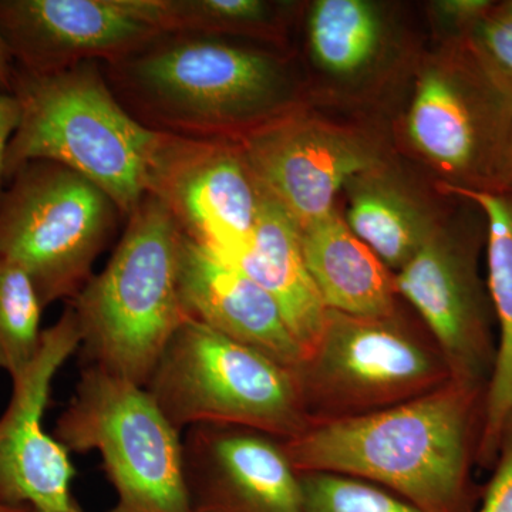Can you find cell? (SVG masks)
I'll use <instances>...</instances> for the list:
<instances>
[{
	"instance_id": "cell-1",
	"label": "cell",
	"mask_w": 512,
	"mask_h": 512,
	"mask_svg": "<svg viewBox=\"0 0 512 512\" xmlns=\"http://www.w3.org/2000/svg\"><path fill=\"white\" fill-rule=\"evenodd\" d=\"M485 390L450 380L389 409L315 421L281 441L299 474L367 481L420 512H471Z\"/></svg>"
},
{
	"instance_id": "cell-2",
	"label": "cell",
	"mask_w": 512,
	"mask_h": 512,
	"mask_svg": "<svg viewBox=\"0 0 512 512\" xmlns=\"http://www.w3.org/2000/svg\"><path fill=\"white\" fill-rule=\"evenodd\" d=\"M109 64L111 86L141 123L161 133L239 140L268 126L289 100L275 57L210 36L163 35Z\"/></svg>"
},
{
	"instance_id": "cell-3",
	"label": "cell",
	"mask_w": 512,
	"mask_h": 512,
	"mask_svg": "<svg viewBox=\"0 0 512 512\" xmlns=\"http://www.w3.org/2000/svg\"><path fill=\"white\" fill-rule=\"evenodd\" d=\"M13 96L20 121L6 154L5 180L33 161L64 165L130 217L148 194L168 134L147 127L123 106L100 62L47 74L18 70Z\"/></svg>"
},
{
	"instance_id": "cell-4",
	"label": "cell",
	"mask_w": 512,
	"mask_h": 512,
	"mask_svg": "<svg viewBox=\"0 0 512 512\" xmlns=\"http://www.w3.org/2000/svg\"><path fill=\"white\" fill-rule=\"evenodd\" d=\"M116 251L72 306L84 366L146 387L181 323L180 251L183 234L167 207L147 194Z\"/></svg>"
},
{
	"instance_id": "cell-5",
	"label": "cell",
	"mask_w": 512,
	"mask_h": 512,
	"mask_svg": "<svg viewBox=\"0 0 512 512\" xmlns=\"http://www.w3.org/2000/svg\"><path fill=\"white\" fill-rule=\"evenodd\" d=\"M146 390L180 433L220 424L284 441L309 424L292 370L190 318L168 342Z\"/></svg>"
},
{
	"instance_id": "cell-6",
	"label": "cell",
	"mask_w": 512,
	"mask_h": 512,
	"mask_svg": "<svg viewBox=\"0 0 512 512\" xmlns=\"http://www.w3.org/2000/svg\"><path fill=\"white\" fill-rule=\"evenodd\" d=\"M53 436L69 453L100 454L117 495L107 512H190L183 433L146 387L84 366Z\"/></svg>"
},
{
	"instance_id": "cell-7",
	"label": "cell",
	"mask_w": 512,
	"mask_h": 512,
	"mask_svg": "<svg viewBox=\"0 0 512 512\" xmlns=\"http://www.w3.org/2000/svg\"><path fill=\"white\" fill-rule=\"evenodd\" d=\"M0 194V256L32 278L43 306L70 302L93 274L120 211L70 168L33 161Z\"/></svg>"
},
{
	"instance_id": "cell-8",
	"label": "cell",
	"mask_w": 512,
	"mask_h": 512,
	"mask_svg": "<svg viewBox=\"0 0 512 512\" xmlns=\"http://www.w3.org/2000/svg\"><path fill=\"white\" fill-rule=\"evenodd\" d=\"M295 375L309 423L389 409L451 380L439 350L423 345L394 316L333 311Z\"/></svg>"
},
{
	"instance_id": "cell-9",
	"label": "cell",
	"mask_w": 512,
	"mask_h": 512,
	"mask_svg": "<svg viewBox=\"0 0 512 512\" xmlns=\"http://www.w3.org/2000/svg\"><path fill=\"white\" fill-rule=\"evenodd\" d=\"M148 194L185 238L221 259L239 254L256 227L262 191L241 144L168 134Z\"/></svg>"
},
{
	"instance_id": "cell-10",
	"label": "cell",
	"mask_w": 512,
	"mask_h": 512,
	"mask_svg": "<svg viewBox=\"0 0 512 512\" xmlns=\"http://www.w3.org/2000/svg\"><path fill=\"white\" fill-rule=\"evenodd\" d=\"M79 348L76 316L66 305L43 329L32 362L12 379V397L0 417V504L6 507L82 511L72 494L70 453L43 426L53 380Z\"/></svg>"
},
{
	"instance_id": "cell-11",
	"label": "cell",
	"mask_w": 512,
	"mask_h": 512,
	"mask_svg": "<svg viewBox=\"0 0 512 512\" xmlns=\"http://www.w3.org/2000/svg\"><path fill=\"white\" fill-rule=\"evenodd\" d=\"M393 281L436 339L451 380L487 392L497 339L473 254L430 234Z\"/></svg>"
},
{
	"instance_id": "cell-12",
	"label": "cell",
	"mask_w": 512,
	"mask_h": 512,
	"mask_svg": "<svg viewBox=\"0 0 512 512\" xmlns=\"http://www.w3.org/2000/svg\"><path fill=\"white\" fill-rule=\"evenodd\" d=\"M183 458L190 512H303L301 474L269 434L200 424L184 431Z\"/></svg>"
},
{
	"instance_id": "cell-13",
	"label": "cell",
	"mask_w": 512,
	"mask_h": 512,
	"mask_svg": "<svg viewBox=\"0 0 512 512\" xmlns=\"http://www.w3.org/2000/svg\"><path fill=\"white\" fill-rule=\"evenodd\" d=\"M238 143L262 190L299 229L335 211L340 188L377 164L375 153L349 134L289 117L259 128Z\"/></svg>"
},
{
	"instance_id": "cell-14",
	"label": "cell",
	"mask_w": 512,
	"mask_h": 512,
	"mask_svg": "<svg viewBox=\"0 0 512 512\" xmlns=\"http://www.w3.org/2000/svg\"><path fill=\"white\" fill-rule=\"evenodd\" d=\"M0 30L28 74L114 62L163 36L138 18L131 0H0Z\"/></svg>"
},
{
	"instance_id": "cell-15",
	"label": "cell",
	"mask_w": 512,
	"mask_h": 512,
	"mask_svg": "<svg viewBox=\"0 0 512 512\" xmlns=\"http://www.w3.org/2000/svg\"><path fill=\"white\" fill-rule=\"evenodd\" d=\"M178 284L187 318L264 353L293 373L301 367L305 353L272 296L237 266L184 235Z\"/></svg>"
},
{
	"instance_id": "cell-16",
	"label": "cell",
	"mask_w": 512,
	"mask_h": 512,
	"mask_svg": "<svg viewBox=\"0 0 512 512\" xmlns=\"http://www.w3.org/2000/svg\"><path fill=\"white\" fill-rule=\"evenodd\" d=\"M501 111L477 100L440 72L421 77L410 109L409 134L421 153L448 171L474 174L498 165L504 146Z\"/></svg>"
},
{
	"instance_id": "cell-17",
	"label": "cell",
	"mask_w": 512,
	"mask_h": 512,
	"mask_svg": "<svg viewBox=\"0 0 512 512\" xmlns=\"http://www.w3.org/2000/svg\"><path fill=\"white\" fill-rule=\"evenodd\" d=\"M261 191V208L251 241L239 254L224 261L237 266L272 296L306 357L318 345L329 309L303 258L298 225L262 187Z\"/></svg>"
},
{
	"instance_id": "cell-18",
	"label": "cell",
	"mask_w": 512,
	"mask_h": 512,
	"mask_svg": "<svg viewBox=\"0 0 512 512\" xmlns=\"http://www.w3.org/2000/svg\"><path fill=\"white\" fill-rule=\"evenodd\" d=\"M448 191L476 204L487 221L488 292L497 322V349L484 400L477 464L494 466L512 424V194L447 185Z\"/></svg>"
},
{
	"instance_id": "cell-19",
	"label": "cell",
	"mask_w": 512,
	"mask_h": 512,
	"mask_svg": "<svg viewBox=\"0 0 512 512\" xmlns=\"http://www.w3.org/2000/svg\"><path fill=\"white\" fill-rule=\"evenodd\" d=\"M299 232L309 274L329 311L363 318L394 316L392 276L338 212Z\"/></svg>"
},
{
	"instance_id": "cell-20",
	"label": "cell",
	"mask_w": 512,
	"mask_h": 512,
	"mask_svg": "<svg viewBox=\"0 0 512 512\" xmlns=\"http://www.w3.org/2000/svg\"><path fill=\"white\" fill-rule=\"evenodd\" d=\"M382 25L363 0H319L309 18V43L316 63L336 76H350L372 62Z\"/></svg>"
},
{
	"instance_id": "cell-21",
	"label": "cell",
	"mask_w": 512,
	"mask_h": 512,
	"mask_svg": "<svg viewBox=\"0 0 512 512\" xmlns=\"http://www.w3.org/2000/svg\"><path fill=\"white\" fill-rule=\"evenodd\" d=\"M346 224L386 268L394 271H400L430 235L410 204L380 187L356 192Z\"/></svg>"
},
{
	"instance_id": "cell-22",
	"label": "cell",
	"mask_w": 512,
	"mask_h": 512,
	"mask_svg": "<svg viewBox=\"0 0 512 512\" xmlns=\"http://www.w3.org/2000/svg\"><path fill=\"white\" fill-rule=\"evenodd\" d=\"M43 309L28 272L0 256V369L12 379L39 350Z\"/></svg>"
},
{
	"instance_id": "cell-23",
	"label": "cell",
	"mask_w": 512,
	"mask_h": 512,
	"mask_svg": "<svg viewBox=\"0 0 512 512\" xmlns=\"http://www.w3.org/2000/svg\"><path fill=\"white\" fill-rule=\"evenodd\" d=\"M303 512H420L384 488L338 474H301Z\"/></svg>"
},
{
	"instance_id": "cell-24",
	"label": "cell",
	"mask_w": 512,
	"mask_h": 512,
	"mask_svg": "<svg viewBox=\"0 0 512 512\" xmlns=\"http://www.w3.org/2000/svg\"><path fill=\"white\" fill-rule=\"evenodd\" d=\"M477 37L490 63L512 79V5L491 9L477 23Z\"/></svg>"
},
{
	"instance_id": "cell-25",
	"label": "cell",
	"mask_w": 512,
	"mask_h": 512,
	"mask_svg": "<svg viewBox=\"0 0 512 512\" xmlns=\"http://www.w3.org/2000/svg\"><path fill=\"white\" fill-rule=\"evenodd\" d=\"M471 512H512V424L501 443L483 501Z\"/></svg>"
},
{
	"instance_id": "cell-26",
	"label": "cell",
	"mask_w": 512,
	"mask_h": 512,
	"mask_svg": "<svg viewBox=\"0 0 512 512\" xmlns=\"http://www.w3.org/2000/svg\"><path fill=\"white\" fill-rule=\"evenodd\" d=\"M20 106L13 94L0 93V188L5 180L6 154L19 126ZM2 194V191H0Z\"/></svg>"
},
{
	"instance_id": "cell-27",
	"label": "cell",
	"mask_w": 512,
	"mask_h": 512,
	"mask_svg": "<svg viewBox=\"0 0 512 512\" xmlns=\"http://www.w3.org/2000/svg\"><path fill=\"white\" fill-rule=\"evenodd\" d=\"M437 5L443 16L457 23H478L493 9L487 0H446Z\"/></svg>"
},
{
	"instance_id": "cell-28",
	"label": "cell",
	"mask_w": 512,
	"mask_h": 512,
	"mask_svg": "<svg viewBox=\"0 0 512 512\" xmlns=\"http://www.w3.org/2000/svg\"><path fill=\"white\" fill-rule=\"evenodd\" d=\"M16 76H18V66L0 30V93L13 94Z\"/></svg>"
},
{
	"instance_id": "cell-29",
	"label": "cell",
	"mask_w": 512,
	"mask_h": 512,
	"mask_svg": "<svg viewBox=\"0 0 512 512\" xmlns=\"http://www.w3.org/2000/svg\"><path fill=\"white\" fill-rule=\"evenodd\" d=\"M510 131L511 133L505 137L503 151H501L500 160H498V167H500L505 180L512 183V128Z\"/></svg>"
},
{
	"instance_id": "cell-30",
	"label": "cell",
	"mask_w": 512,
	"mask_h": 512,
	"mask_svg": "<svg viewBox=\"0 0 512 512\" xmlns=\"http://www.w3.org/2000/svg\"><path fill=\"white\" fill-rule=\"evenodd\" d=\"M32 508H13L0 504V512H29Z\"/></svg>"
},
{
	"instance_id": "cell-31",
	"label": "cell",
	"mask_w": 512,
	"mask_h": 512,
	"mask_svg": "<svg viewBox=\"0 0 512 512\" xmlns=\"http://www.w3.org/2000/svg\"><path fill=\"white\" fill-rule=\"evenodd\" d=\"M29 512H57V511H42V510H30ZM74 512H83V511H74Z\"/></svg>"
}]
</instances>
